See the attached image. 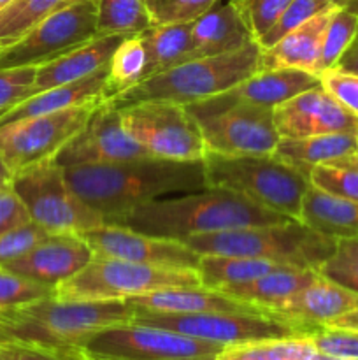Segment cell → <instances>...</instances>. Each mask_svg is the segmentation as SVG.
<instances>
[{"label": "cell", "instance_id": "91938a15", "mask_svg": "<svg viewBox=\"0 0 358 360\" xmlns=\"http://www.w3.org/2000/svg\"><path fill=\"white\" fill-rule=\"evenodd\" d=\"M0 51H2V49H0Z\"/></svg>", "mask_w": 358, "mask_h": 360}, {"label": "cell", "instance_id": "83f0119b", "mask_svg": "<svg viewBox=\"0 0 358 360\" xmlns=\"http://www.w3.org/2000/svg\"><path fill=\"white\" fill-rule=\"evenodd\" d=\"M318 274V271L311 269V267L284 266L272 271V273L263 274L256 280L239 285H227V287H221L218 290L234 299H241V301L262 306V308L270 311L274 306H277L284 299L293 295L295 292L304 288L305 285L314 281Z\"/></svg>", "mask_w": 358, "mask_h": 360}, {"label": "cell", "instance_id": "60d3db41", "mask_svg": "<svg viewBox=\"0 0 358 360\" xmlns=\"http://www.w3.org/2000/svg\"><path fill=\"white\" fill-rule=\"evenodd\" d=\"M216 4L218 0H146L153 25L192 23Z\"/></svg>", "mask_w": 358, "mask_h": 360}, {"label": "cell", "instance_id": "11a10c76", "mask_svg": "<svg viewBox=\"0 0 358 360\" xmlns=\"http://www.w3.org/2000/svg\"><path fill=\"white\" fill-rule=\"evenodd\" d=\"M333 4H337V6H344L346 2H350V0H332Z\"/></svg>", "mask_w": 358, "mask_h": 360}, {"label": "cell", "instance_id": "836d02e7", "mask_svg": "<svg viewBox=\"0 0 358 360\" xmlns=\"http://www.w3.org/2000/svg\"><path fill=\"white\" fill-rule=\"evenodd\" d=\"M151 25L146 0H98L97 37L137 35Z\"/></svg>", "mask_w": 358, "mask_h": 360}, {"label": "cell", "instance_id": "680465c9", "mask_svg": "<svg viewBox=\"0 0 358 360\" xmlns=\"http://www.w3.org/2000/svg\"><path fill=\"white\" fill-rule=\"evenodd\" d=\"M354 160H357V164H358V148H357V153H354Z\"/></svg>", "mask_w": 358, "mask_h": 360}, {"label": "cell", "instance_id": "30bf717a", "mask_svg": "<svg viewBox=\"0 0 358 360\" xmlns=\"http://www.w3.org/2000/svg\"><path fill=\"white\" fill-rule=\"evenodd\" d=\"M225 348L161 327L128 322L97 333L83 350L104 360H216Z\"/></svg>", "mask_w": 358, "mask_h": 360}, {"label": "cell", "instance_id": "816d5d0a", "mask_svg": "<svg viewBox=\"0 0 358 360\" xmlns=\"http://www.w3.org/2000/svg\"><path fill=\"white\" fill-rule=\"evenodd\" d=\"M0 360H16L11 355V352L7 350V347L4 343H0Z\"/></svg>", "mask_w": 358, "mask_h": 360}, {"label": "cell", "instance_id": "7c38bea8", "mask_svg": "<svg viewBox=\"0 0 358 360\" xmlns=\"http://www.w3.org/2000/svg\"><path fill=\"white\" fill-rule=\"evenodd\" d=\"M98 0H76L0 51V69L41 67L97 37Z\"/></svg>", "mask_w": 358, "mask_h": 360}, {"label": "cell", "instance_id": "603a6c76", "mask_svg": "<svg viewBox=\"0 0 358 360\" xmlns=\"http://www.w3.org/2000/svg\"><path fill=\"white\" fill-rule=\"evenodd\" d=\"M109 67H102L100 70L91 76L83 77L74 83L62 84V86L49 88L39 91L11 109L6 116L0 118V127L18 120L34 118V116L51 115V112L65 111V109L84 108V105L100 104L105 101V79H107Z\"/></svg>", "mask_w": 358, "mask_h": 360}, {"label": "cell", "instance_id": "d4e9b609", "mask_svg": "<svg viewBox=\"0 0 358 360\" xmlns=\"http://www.w3.org/2000/svg\"><path fill=\"white\" fill-rule=\"evenodd\" d=\"M192 37L199 56L225 55L255 41L230 0L192 21Z\"/></svg>", "mask_w": 358, "mask_h": 360}, {"label": "cell", "instance_id": "f907efd6", "mask_svg": "<svg viewBox=\"0 0 358 360\" xmlns=\"http://www.w3.org/2000/svg\"><path fill=\"white\" fill-rule=\"evenodd\" d=\"M11 178H13V172L7 169V165L4 164L2 158H0V188L11 185Z\"/></svg>", "mask_w": 358, "mask_h": 360}, {"label": "cell", "instance_id": "7dc6e473", "mask_svg": "<svg viewBox=\"0 0 358 360\" xmlns=\"http://www.w3.org/2000/svg\"><path fill=\"white\" fill-rule=\"evenodd\" d=\"M7 350L11 352L16 360H65L60 354L51 350H44V348L28 347V345H18V343H4Z\"/></svg>", "mask_w": 358, "mask_h": 360}, {"label": "cell", "instance_id": "7a4b0ae2", "mask_svg": "<svg viewBox=\"0 0 358 360\" xmlns=\"http://www.w3.org/2000/svg\"><path fill=\"white\" fill-rule=\"evenodd\" d=\"M290 218L258 206L241 193L206 186L195 192L161 197L133 207L109 224L154 238L185 239L253 225L283 224Z\"/></svg>", "mask_w": 358, "mask_h": 360}, {"label": "cell", "instance_id": "ee69618b", "mask_svg": "<svg viewBox=\"0 0 358 360\" xmlns=\"http://www.w3.org/2000/svg\"><path fill=\"white\" fill-rule=\"evenodd\" d=\"M48 236L49 232H46L35 221H28L7 234H2L0 236V267L20 259Z\"/></svg>", "mask_w": 358, "mask_h": 360}, {"label": "cell", "instance_id": "9a60e30c", "mask_svg": "<svg viewBox=\"0 0 358 360\" xmlns=\"http://www.w3.org/2000/svg\"><path fill=\"white\" fill-rule=\"evenodd\" d=\"M197 122L209 153L274 155L281 139L274 123V108L239 104Z\"/></svg>", "mask_w": 358, "mask_h": 360}, {"label": "cell", "instance_id": "ab89813d", "mask_svg": "<svg viewBox=\"0 0 358 360\" xmlns=\"http://www.w3.org/2000/svg\"><path fill=\"white\" fill-rule=\"evenodd\" d=\"M51 295H55V288L35 283L6 267H0V309L18 308Z\"/></svg>", "mask_w": 358, "mask_h": 360}, {"label": "cell", "instance_id": "74e56055", "mask_svg": "<svg viewBox=\"0 0 358 360\" xmlns=\"http://www.w3.org/2000/svg\"><path fill=\"white\" fill-rule=\"evenodd\" d=\"M333 6H337V4H333L332 0H291V4L284 9V13L281 14L279 20L274 23V27L256 42H258L262 49L270 48V46L276 44L281 37L290 34L291 30L300 27L302 23L311 20V18L316 16L318 13H321V11Z\"/></svg>", "mask_w": 358, "mask_h": 360}, {"label": "cell", "instance_id": "1f68e13d", "mask_svg": "<svg viewBox=\"0 0 358 360\" xmlns=\"http://www.w3.org/2000/svg\"><path fill=\"white\" fill-rule=\"evenodd\" d=\"M76 0H11L0 9V49L20 41L28 30Z\"/></svg>", "mask_w": 358, "mask_h": 360}, {"label": "cell", "instance_id": "d6986e66", "mask_svg": "<svg viewBox=\"0 0 358 360\" xmlns=\"http://www.w3.org/2000/svg\"><path fill=\"white\" fill-rule=\"evenodd\" d=\"M93 260V252L79 234H49L30 252L6 264V269L35 283L55 288Z\"/></svg>", "mask_w": 358, "mask_h": 360}, {"label": "cell", "instance_id": "f1b7e54d", "mask_svg": "<svg viewBox=\"0 0 358 360\" xmlns=\"http://www.w3.org/2000/svg\"><path fill=\"white\" fill-rule=\"evenodd\" d=\"M146 51L144 79L188 60L199 58L192 37V23L151 25L139 34Z\"/></svg>", "mask_w": 358, "mask_h": 360}, {"label": "cell", "instance_id": "8d00e7d4", "mask_svg": "<svg viewBox=\"0 0 358 360\" xmlns=\"http://www.w3.org/2000/svg\"><path fill=\"white\" fill-rule=\"evenodd\" d=\"M316 271L326 280L358 294V238L337 239L332 255Z\"/></svg>", "mask_w": 358, "mask_h": 360}, {"label": "cell", "instance_id": "d590c367", "mask_svg": "<svg viewBox=\"0 0 358 360\" xmlns=\"http://www.w3.org/2000/svg\"><path fill=\"white\" fill-rule=\"evenodd\" d=\"M309 183L330 195L358 202V164L354 155L332 164L312 167L309 172Z\"/></svg>", "mask_w": 358, "mask_h": 360}, {"label": "cell", "instance_id": "5bb4252c", "mask_svg": "<svg viewBox=\"0 0 358 360\" xmlns=\"http://www.w3.org/2000/svg\"><path fill=\"white\" fill-rule=\"evenodd\" d=\"M151 157L123 127L121 111L109 101L95 105L83 129L56 153L60 167L109 165Z\"/></svg>", "mask_w": 358, "mask_h": 360}, {"label": "cell", "instance_id": "f35d334b", "mask_svg": "<svg viewBox=\"0 0 358 360\" xmlns=\"http://www.w3.org/2000/svg\"><path fill=\"white\" fill-rule=\"evenodd\" d=\"M244 20L249 34L260 41L274 27L291 0H230Z\"/></svg>", "mask_w": 358, "mask_h": 360}, {"label": "cell", "instance_id": "4fadbf2b", "mask_svg": "<svg viewBox=\"0 0 358 360\" xmlns=\"http://www.w3.org/2000/svg\"><path fill=\"white\" fill-rule=\"evenodd\" d=\"M95 105L18 120L0 127V158L11 172L39 164L56 153L79 132Z\"/></svg>", "mask_w": 358, "mask_h": 360}, {"label": "cell", "instance_id": "277c9868", "mask_svg": "<svg viewBox=\"0 0 358 360\" xmlns=\"http://www.w3.org/2000/svg\"><path fill=\"white\" fill-rule=\"evenodd\" d=\"M262 48L256 41L237 51L216 56H199L185 63L153 74L128 90L109 98L116 109L140 102H174L192 105L230 90L232 86L260 70Z\"/></svg>", "mask_w": 358, "mask_h": 360}, {"label": "cell", "instance_id": "52a82bcc", "mask_svg": "<svg viewBox=\"0 0 358 360\" xmlns=\"http://www.w3.org/2000/svg\"><path fill=\"white\" fill-rule=\"evenodd\" d=\"M178 287H202L199 271L93 257L84 269L56 285L55 297L62 301H126L137 295Z\"/></svg>", "mask_w": 358, "mask_h": 360}, {"label": "cell", "instance_id": "681fc988", "mask_svg": "<svg viewBox=\"0 0 358 360\" xmlns=\"http://www.w3.org/2000/svg\"><path fill=\"white\" fill-rule=\"evenodd\" d=\"M325 327H336V329H347V330H357L358 333V306L357 308L350 309L344 315L337 316V319L330 320L325 323Z\"/></svg>", "mask_w": 358, "mask_h": 360}, {"label": "cell", "instance_id": "6f0895ef", "mask_svg": "<svg viewBox=\"0 0 358 360\" xmlns=\"http://www.w3.org/2000/svg\"><path fill=\"white\" fill-rule=\"evenodd\" d=\"M2 313H4V309H0V329H2Z\"/></svg>", "mask_w": 358, "mask_h": 360}, {"label": "cell", "instance_id": "f5cc1de1", "mask_svg": "<svg viewBox=\"0 0 358 360\" xmlns=\"http://www.w3.org/2000/svg\"><path fill=\"white\" fill-rule=\"evenodd\" d=\"M77 350H79L81 357H83L84 360H104V359H97V357H93V355L86 354V352H84V350H83V348H77Z\"/></svg>", "mask_w": 358, "mask_h": 360}, {"label": "cell", "instance_id": "8fae6325", "mask_svg": "<svg viewBox=\"0 0 358 360\" xmlns=\"http://www.w3.org/2000/svg\"><path fill=\"white\" fill-rule=\"evenodd\" d=\"M126 132L154 158L204 160L207 150L202 130L186 105L140 102L119 109Z\"/></svg>", "mask_w": 358, "mask_h": 360}, {"label": "cell", "instance_id": "7402d4cb", "mask_svg": "<svg viewBox=\"0 0 358 360\" xmlns=\"http://www.w3.org/2000/svg\"><path fill=\"white\" fill-rule=\"evenodd\" d=\"M126 302L139 309H150L158 313H255V315H269V309L251 302L234 299L216 288L206 287H178L165 290L151 292V294L137 295L126 299Z\"/></svg>", "mask_w": 358, "mask_h": 360}, {"label": "cell", "instance_id": "e575fe53", "mask_svg": "<svg viewBox=\"0 0 358 360\" xmlns=\"http://www.w3.org/2000/svg\"><path fill=\"white\" fill-rule=\"evenodd\" d=\"M358 37V0H350L339 6L330 16L323 35L321 56H319V74L337 65L340 56L346 53Z\"/></svg>", "mask_w": 358, "mask_h": 360}, {"label": "cell", "instance_id": "484cf974", "mask_svg": "<svg viewBox=\"0 0 358 360\" xmlns=\"http://www.w3.org/2000/svg\"><path fill=\"white\" fill-rule=\"evenodd\" d=\"M358 134H319V136L279 139L276 155L309 178L312 167L343 160L357 153Z\"/></svg>", "mask_w": 358, "mask_h": 360}, {"label": "cell", "instance_id": "3957f363", "mask_svg": "<svg viewBox=\"0 0 358 360\" xmlns=\"http://www.w3.org/2000/svg\"><path fill=\"white\" fill-rule=\"evenodd\" d=\"M135 308L125 299L62 301L39 299L4 309L0 343H18L58 352L83 348L90 338L107 327L133 322Z\"/></svg>", "mask_w": 358, "mask_h": 360}, {"label": "cell", "instance_id": "f6af8a7d", "mask_svg": "<svg viewBox=\"0 0 358 360\" xmlns=\"http://www.w3.org/2000/svg\"><path fill=\"white\" fill-rule=\"evenodd\" d=\"M318 77L323 90L358 118V74L332 67L323 70Z\"/></svg>", "mask_w": 358, "mask_h": 360}, {"label": "cell", "instance_id": "c3c4849f", "mask_svg": "<svg viewBox=\"0 0 358 360\" xmlns=\"http://www.w3.org/2000/svg\"><path fill=\"white\" fill-rule=\"evenodd\" d=\"M337 69L346 70V72H353L358 74V37L354 39L353 44L346 49L340 60L337 62Z\"/></svg>", "mask_w": 358, "mask_h": 360}, {"label": "cell", "instance_id": "8992f818", "mask_svg": "<svg viewBox=\"0 0 358 360\" xmlns=\"http://www.w3.org/2000/svg\"><path fill=\"white\" fill-rule=\"evenodd\" d=\"M207 186L241 193L265 210L300 221L309 178L276 155H220L204 157Z\"/></svg>", "mask_w": 358, "mask_h": 360}, {"label": "cell", "instance_id": "ac0fdd59", "mask_svg": "<svg viewBox=\"0 0 358 360\" xmlns=\"http://www.w3.org/2000/svg\"><path fill=\"white\" fill-rule=\"evenodd\" d=\"M281 139L319 134H358V118L319 86L305 90L274 108Z\"/></svg>", "mask_w": 358, "mask_h": 360}, {"label": "cell", "instance_id": "cb8c5ba5", "mask_svg": "<svg viewBox=\"0 0 358 360\" xmlns=\"http://www.w3.org/2000/svg\"><path fill=\"white\" fill-rule=\"evenodd\" d=\"M126 35H104L91 39L86 44L72 49L67 55L37 67L34 94L74 83L91 76L109 63L116 48Z\"/></svg>", "mask_w": 358, "mask_h": 360}, {"label": "cell", "instance_id": "5b68a950", "mask_svg": "<svg viewBox=\"0 0 358 360\" xmlns=\"http://www.w3.org/2000/svg\"><path fill=\"white\" fill-rule=\"evenodd\" d=\"M195 253L265 259L283 266L318 269L336 248L337 239L326 238L305 224L288 220L283 224L253 225L213 234L181 239Z\"/></svg>", "mask_w": 358, "mask_h": 360}, {"label": "cell", "instance_id": "f546056e", "mask_svg": "<svg viewBox=\"0 0 358 360\" xmlns=\"http://www.w3.org/2000/svg\"><path fill=\"white\" fill-rule=\"evenodd\" d=\"M284 267L283 264L253 257H232V255H202L197 271L200 274L202 287L221 288L227 285H239L256 280L267 273ZM293 267V266H291Z\"/></svg>", "mask_w": 358, "mask_h": 360}, {"label": "cell", "instance_id": "e0dca14e", "mask_svg": "<svg viewBox=\"0 0 358 360\" xmlns=\"http://www.w3.org/2000/svg\"><path fill=\"white\" fill-rule=\"evenodd\" d=\"M319 86V77L311 72L297 69H270L258 70L249 76L248 79L241 81L223 94L211 97L207 101L197 102V104L186 105L188 111L195 118L214 115L232 105L248 104L260 105V108H276L283 104L288 98L302 94L305 90Z\"/></svg>", "mask_w": 358, "mask_h": 360}, {"label": "cell", "instance_id": "2e32d148", "mask_svg": "<svg viewBox=\"0 0 358 360\" xmlns=\"http://www.w3.org/2000/svg\"><path fill=\"white\" fill-rule=\"evenodd\" d=\"M93 252V257H109L147 266L174 267V269H197L200 255L179 239L154 238L116 224L79 234Z\"/></svg>", "mask_w": 358, "mask_h": 360}, {"label": "cell", "instance_id": "db71d44e", "mask_svg": "<svg viewBox=\"0 0 358 360\" xmlns=\"http://www.w3.org/2000/svg\"><path fill=\"white\" fill-rule=\"evenodd\" d=\"M314 360H347V359H337V357H330V355H323V354H318L316 355Z\"/></svg>", "mask_w": 358, "mask_h": 360}, {"label": "cell", "instance_id": "bcb514c9", "mask_svg": "<svg viewBox=\"0 0 358 360\" xmlns=\"http://www.w3.org/2000/svg\"><path fill=\"white\" fill-rule=\"evenodd\" d=\"M28 221H32L30 214L20 197L16 195L13 186L7 185L0 188V236L14 231Z\"/></svg>", "mask_w": 358, "mask_h": 360}, {"label": "cell", "instance_id": "4dcf8cb0", "mask_svg": "<svg viewBox=\"0 0 358 360\" xmlns=\"http://www.w3.org/2000/svg\"><path fill=\"white\" fill-rule=\"evenodd\" d=\"M316 355L311 336H290L227 347L216 360H314Z\"/></svg>", "mask_w": 358, "mask_h": 360}, {"label": "cell", "instance_id": "7bdbcfd3", "mask_svg": "<svg viewBox=\"0 0 358 360\" xmlns=\"http://www.w3.org/2000/svg\"><path fill=\"white\" fill-rule=\"evenodd\" d=\"M318 354L337 359L358 360V333L357 330L336 329V327H319L311 334Z\"/></svg>", "mask_w": 358, "mask_h": 360}, {"label": "cell", "instance_id": "ba28073f", "mask_svg": "<svg viewBox=\"0 0 358 360\" xmlns=\"http://www.w3.org/2000/svg\"><path fill=\"white\" fill-rule=\"evenodd\" d=\"M11 186L27 207L30 220L49 234H83L105 224L104 214L74 192L55 158L14 172Z\"/></svg>", "mask_w": 358, "mask_h": 360}, {"label": "cell", "instance_id": "9c48e42d", "mask_svg": "<svg viewBox=\"0 0 358 360\" xmlns=\"http://www.w3.org/2000/svg\"><path fill=\"white\" fill-rule=\"evenodd\" d=\"M133 322L144 326L161 327L186 334L197 340L234 347V345L251 343V341L276 340L290 336H311L312 330L300 323L277 316L255 315V313H158L150 309L135 308Z\"/></svg>", "mask_w": 358, "mask_h": 360}, {"label": "cell", "instance_id": "ffe728a7", "mask_svg": "<svg viewBox=\"0 0 358 360\" xmlns=\"http://www.w3.org/2000/svg\"><path fill=\"white\" fill-rule=\"evenodd\" d=\"M358 306V294L326 280L318 274L314 281L305 285L293 295L270 309V313L290 322L300 323L312 333Z\"/></svg>", "mask_w": 358, "mask_h": 360}, {"label": "cell", "instance_id": "d6a6232c", "mask_svg": "<svg viewBox=\"0 0 358 360\" xmlns=\"http://www.w3.org/2000/svg\"><path fill=\"white\" fill-rule=\"evenodd\" d=\"M107 79H105V101L128 90L133 84L144 79L146 70V51L139 34L126 35L114 55L107 63Z\"/></svg>", "mask_w": 358, "mask_h": 360}, {"label": "cell", "instance_id": "4316f807", "mask_svg": "<svg viewBox=\"0 0 358 360\" xmlns=\"http://www.w3.org/2000/svg\"><path fill=\"white\" fill-rule=\"evenodd\" d=\"M302 224L332 239L358 238V202L309 186L302 202Z\"/></svg>", "mask_w": 358, "mask_h": 360}, {"label": "cell", "instance_id": "6da1fadb", "mask_svg": "<svg viewBox=\"0 0 358 360\" xmlns=\"http://www.w3.org/2000/svg\"><path fill=\"white\" fill-rule=\"evenodd\" d=\"M63 171L74 192L88 206L104 214L105 224L150 200L207 186L204 160L146 157L109 165L67 167Z\"/></svg>", "mask_w": 358, "mask_h": 360}, {"label": "cell", "instance_id": "b9f144b4", "mask_svg": "<svg viewBox=\"0 0 358 360\" xmlns=\"http://www.w3.org/2000/svg\"><path fill=\"white\" fill-rule=\"evenodd\" d=\"M37 67L0 69V118L34 95Z\"/></svg>", "mask_w": 358, "mask_h": 360}, {"label": "cell", "instance_id": "44dd1931", "mask_svg": "<svg viewBox=\"0 0 358 360\" xmlns=\"http://www.w3.org/2000/svg\"><path fill=\"white\" fill-rule=\"evenodd\" d=\"M337 7L339 6L321 11L290 34L281 37L274 46L262 49L260 70L297 69L318 76L323 35L330 16Z\"/></svg>", "mask_w": 358, "mask_h": 360}, {"label": "cell", "instance_id": "9f6ffc18", "mask_svg": "<svg viewBox=\"0 0 358 360\" xmlns=\"http://www.w3.org/2000/svg\"><path fill=\"white\" fill-rule=\"evenodd\" d=\"M9 2H11V0H0V9H2L4 6H7Z\"/></svg>", "mask_w": 358, "mask_h": 360}]
</instances>
